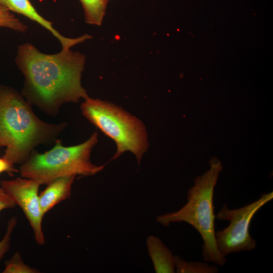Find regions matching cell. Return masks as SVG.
Returning a JSON list of instances; mask_svg holds the SVG:
<instances>
[{"label":"cell","instance_id":"obj_13","mask_svg":"<svg viewBox=\"0 0 273 273\" xmlns=\"http://www.w3.org/2000/svg\"><path fill=\"white\" fill-rule=\"evenodd\" d=\"M0 27L24 32L27 26L12 13L7 7L0 3Z\"/></svg>","mask_w":273,"mask_h":273},{"label":"cell","instance_id":"obj_19","mask_svg":"<svg viewBox=\"0 0 273 273\" xmlns=\"http://www.w3.org/2000/svg\"><path fill=\"white\" fill-rule=\"evenodd\" d=\"M107 1H108V0H107Z\"/></svg>","mask_w":273,"mask_h":273},{"label":"cell","instance_id":"obj_4","mask_svg":"<svg viewBox=\"0 0 273 273\" xmlns=\"http://www.w3.org/2000/svg\"><path fill=\"white\" fill-rule=\"evenodd\" d=\"M98 136L95 131L88 140L77 145L65 147L58 141L53 148L43 153L33 151L20 168L21 177L47 185L61 177L89 176L98 173L105 165H96L90 160Z\"/></svg>","mask_w":273,"mask_h":273},{"label":"cell","instance_id":"obj_17","mask_svg":"<svg viewBox=\"0 0 273 273\" xmlns=\"http://www.w3.org/2000/svg\"><path fill=\"white\" fill-rule=\"evenodd\" d=\"M19 170L14 167V164L4 157L0 158V173L7 172L10 175Z\"/></svg>","mask_w":273,"mask_h":273},{"label":"cell","instance_id":"obj_5","mask_svg":"<svg viewBox=\"0 0 273 273\" xmlns=\"http://www.w3.org/2000/svg\"><path fill=\"white\" fill-rule=\"evenodd\" d=\"M80 108L91 123L115 143L117 150L111 160L129 151L140 164L149 147L146 129L140 119L113 103L89 97Z\"/></svg>","mask_w":273,"mask_h":273},{"label":"cell","instance_id":"obj_16","mask_svg":"<svg viewBox=\"0 0 273 273\" xmlns=\"http://www.w3.org/2000/svg\"><path fill=\"white\" fill-rule=\"evenodd\" d=\"M16 206V204L13 199L0 187V211Z\"/></svg>","mask_w":273,"mask_h":273},{"label":"cell","instance_id":"obj_2","mask_svg":"<svg viewBox=\"0 0 273 273\" xmlns=\"http://www.w3.org/2000/svg\"><path fill=\"white\" fill-rule=\"evenodd\" d=\"M30 104L15 89L0 86V147L13 164L24 163L36 146L55 140L66 125L43 122Z\"/></svg>","mask_w":273,"mask_h":273},{"label":"cell","instance_id":"obj_3","mask_svg":"<svg viewBox=\"0 0 273 273\" xmlns=\"http://www.w3.org/2000/svg\"><path fill=\"white\" fill-rule=\"evenodd\" d=\"M209 164V169L197 176L189 190L187 203L176 211L158 215L156 220L164 226L181 222L192 225L203 239V260L223 266L227 259L217 247L213 205L214 190L222 167L216 158L211 159Z\"/></svg>","mask_w":273,"mask_h":273},{"label":"cell","instance_id":"obj_8","mask_svg":"<svg viewBox=\"0 0 273 273\" xmlns=\"http://www.w3.org/2000/svg\"><path fill=\"white\" fill-rule=\"evenodd\" d=\"M12 12L24 15L36 22L49 30L60 41L63 49H70L74 45L81 43L87 38L85 34L77 38H68L62 35L55 29L51 22L42 17L35 10L30 0H8Z\"/></svg>","mask_w":273,"mask_h":273},{"label":"cell","instance_id":"obj_18","mask_svg":"<svg viewBox=\"0 0 273 273\" xmlns=\"http://www.w3.org/2000/svg\"><path fill=\"white\" fill-rule=\"evenodd\" d=\"M0 3L7 7L10 11H11V6L9 4L8 0H0Z\"/></svg>","mask_w":273,"mask_h":273},{"label":"cell","instance_id":"obj_7","mask_svg":"<svg viewBox=\"0 0 273 273\" xmlns=\"http://www.w3.org/2000/svg\"><path fill=\"white\" fill-rule=\"evenodd\" d=\"M1 187L18 205L24 212L33 230L36 243L45 242L42 230L43 217L39 204L38 191L41 185L36 181L24 177L3 180Z\"/></svg>","mask_w":273,"mask_h":273},{"label":"cell","instance_id":"obj_6","mask_svg":"<svg viewBox=\"0 0 273 273\" xmlns=\"http://www.w3.org/2000/svg\"><path fill=\"white\" fill-rule=\"evenodd\" d=\"M273 199V193H265L257 200L244 206L230 209L224 204L216 217L226 220L229 225L222 230L215 232L217 247L224 256L230 253L251 251L256 247V241L251 236L249 227L256 213Z\"/></svg>","mask_w":273,"mask_h":273},{"label":"cell","instance_id":"obj_10","mask_svg":"<svg viewBox=\"0 0 273 273\" xmlns=\"http://www.w3.org/2000/svg\"><path fill=\"white\" fill-rule=\"evenodd\" d=\"M149 254L157 273L175 272L174 255L159 238L149 236L147 239Z\"/></svg>","mask_w":273,"mask_h":273},{"label":"cell","instance_id":"obj_1","mask_svg":"<svg viewBox=\"0 0 273 273\" xmlns=\"http://www.w3.org/2000/svg\"><path fill=\"white\" fill-rule=\"evenodd\" d=\"M15 61L25 77L23 95L46 113L55 114L66 103L88 97L81 83L85 56L78 52L62 49L46 54L25 43L18 47Z\"/></svg>","mask_w":273,"mask_h":273},{"label":"cell","instance_id":"obj_9","mask_svg":"<svg viewBox=\"0 0 273 273\" xmlns=\"http://www.w3.org/2000/svg\"><path fill=\"white\" fill-rule=\"evenodd\" d=\"M75 176L57 178L47 184L39 195V204L43 215L55 205L70 197Z\"/></svg>","mask_w":273,"mask_h":273},{"label":"cell","instance_id":"obj_15","mask_svg":"<svg viewBox=\"0 0 273 273\" xmlns=\"http://www.w3.org/2000/svg\"><path fill=\"white\" fill-rule=\"evenodd\" d=\"M17 223L15 217L11 218L8 222L5 235L0 241V261L10 247V241L12 232Z\"/></svg>","mask_w":273,"mask_h":273},{"label":"cell","instance_id":"obj_12","mask_svg":"<svg viewBox=\"0 0 273 273\" xmlns=\"http://www.w3.org/2000/svg\"><path fill=\"white\" fill-rule=\"evenodd\" d=\"M176 271L178 273H216L218 268L201 261H187L174 255Z\"/></svg>","mask_w":273,"mask_h":273},{"label":"cell","instance_id":"obj_14","mask_svg":"<svg viewBox=\"0 0 273 273\" xmlns=\"http://www.w3.org/2000/svg\"><path fill=\"white\" fill-rule=\"evenodd\" d=\"M39 271L24 263L19 253H16L5 262L3 273H36Z\"/></svg>","mask_w":273,"mask_h":273},{"label":"cell","instance_id":"obj_11","mask_svg":"<svg viewBox=\"0 0 273 273\" xmlns=\"http://www.w3.org/2000/svg\"><path fill=\"white\" fill-rule=\"evenodd\" d=\"M83 7L85 22L97 26L101 25L104 18L107 0H79Z\"/></svg>","mask_w":273,"mask_h":273}]
</instances>
